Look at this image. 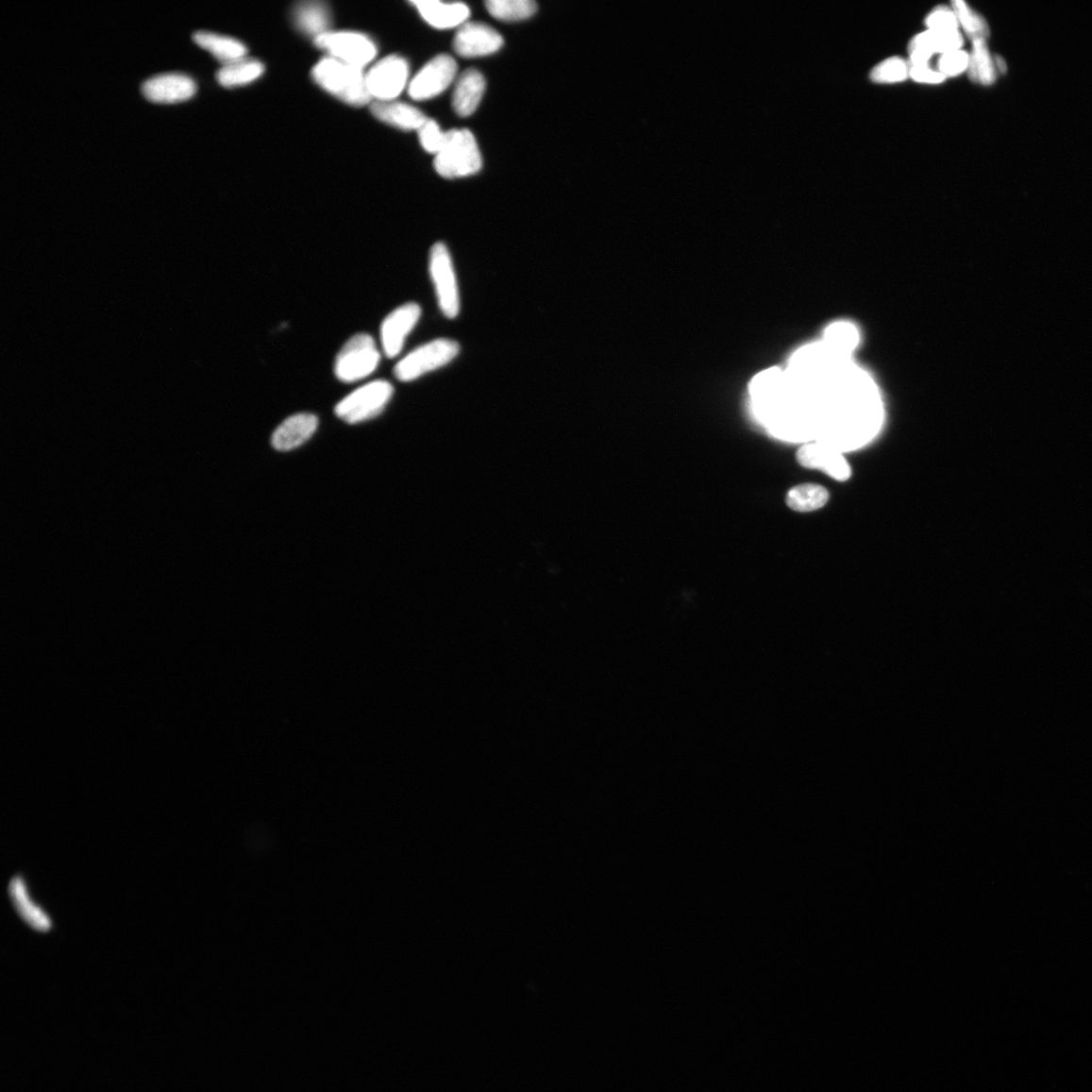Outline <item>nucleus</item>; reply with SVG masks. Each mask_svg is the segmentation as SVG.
I'll use <instances>...</instances> for the list:
<instances>
[{
  "label": "nucleus",
  "instance_id": "nucleus-11",
  "mask_svg": "<svg viewBox=\"0 0 1092 1092\" xmlns=\"http://www.w3.org/2000/svg\"><path fill=\"white\" fill-rule=\"evenodd\" d=\"M503 37L492 26L483 23H465L460 26L453 48L464 59L488 56L501 49Z\"/></svg>",
  "mask_w": 1092,
  "mask_h": 1092
},
{
  "label": "nucleus",
  "instance_id": "nucleus-20",
  "mask_svg": "<svg viewBox=\"0 0 1092 1092\" xmlns=\"http://www.w3.org/2000/svg\"><path fill=\"white\" fill-rule=\"evenodd\" d=\"M294 20L300 30L315 39L330 32L331 13L322 2H305L294 10Z\"/></svg>",
  "mask_w": 1092,
  "mask_h": 1092
},
{
  "label": "nucleus",
  "instance_id": "nucleus-31",
  "mask_svg": "<svg viewBox=\"0 0 1092 1092\" xmlns=\"http://www.w3.org/2000/svg\"><path fill=\"white\" fill-rule=\"evenodd\" d=\"M926 25L931 31L953 32L958 31L959 22L954 10L947 7L932 9L926 19Z\"/></svg>",
  "mask_w": 1092,
  "mask_h": 1092
},
{
  "label": "nucleus",
  "instance_id": "nucleus-7",
  "mask_svg": "<svg viewBox=\"0 0 1092 1092\" xmlns=\"http://www.w3.org/2000/svg\"><path fill=\"white\" fill-rule=\"evenodd\" d=\"M317 47L331 59L363 69L378 54L375 42L364 34L349 31L328 32L315 39Z\"/></svg>",
  "mask_w": 1092,
  "mask_h": 1092
},
{
  "label": "nucleus",
  "instance_id": "nucleus-1",
  "mask_svg": "<svg viewBox=\"0 0 1092 1092\" xmlns=\"http://www.w3.org/2000/svg\"><path fill=\"white\" fill-rule=\"evenodd\" d=\"M311 76L324 91L353 107H362L372 102L368 92L366 74L363 69L326 57L320 60Z\"/></svg>",
  "mask_w": 1092,
  "mask_h": 1092
},
{
  "label": "nucleus",
  "instance_id": "nucleus-12",
  "mask_svg": "<svg viewBox=\"0 0 1092 1092\" xmlns=\"http://www.w3.org/2000/svg\"><path fill=\"white\" fill-rule=\"evenodd\" d=\"M195 92L193 79L181 73L153 76L141 84V92L155 103H176L191 97Z\"/></svg>",
  "mask_w": 1092,
  "mask_h": 1092
},
{
  "label": "nucleus",
  "instance_id": "nucleus-4",
  "mask_svg": "<svg viewBox=\"0 0 1092 1092\" xmlns=\"http://www.w3.org/2000/svg\"><path fill=\"white\" fill-rule=\"evenodd\" d=\"M381 359L375 339L359 333L347 340L334 362V374L340 381L356 382L374 374Z\"/></svg>",
  "mask_w": 1092,
  "mask_h": 1092
},
{
  "label": "nucleus",
  "instance_id": "nucleus-30",
  "mask_svg": "<svg viewBox=\"0 0 1092 1092\" xmlns=\"http://www.w3.org/2000/svg\"><path fill=\"white\" fill-rule=\"evenodd\" d=\"M969 65V54L966 51L958 50L941 55L938 60V71L946 78L958 76L967 71Z\"/></svg>",
  "mask_w": 1092,
  "mask_h": 1092
},
{
  "label": "nucleus",
  "instance_id": "nucleus-9",
  "mask_svg": "<svg viewBox=\"0 0 1092 1092\" xmlns=\"http://www.w3.org/2000/svg\"><path fill=\"white\" fill-rule=\"evenodd\" d=\"M458 74V63L447 54L434 57L410 82L408 92L415 101H427L449 88Z\"/></svg>",
  "mask_w": 1092,
  "mask_h": 1092
},
{
  "label": "nucleus",
  "instance_id": "nucleus-3",
  "mask_svg": "<svg viewBox=\"0 0 1092 1092\" xmlns=\"http://www.w3.org/2000/svg\"><path fill=\"white\" fill-rule=\"evenodd\" d=\"M460 352L461 345L456 340H432L408 353L395 364L394 375L403 382L414 381L455 361Z\"/></svg>",
  "mask_w": 1092,
  "mask_h": 1092
},
{
  "label": "nucleus",
  "instance_id": "nucleus-17",
  "mask_svg": "<svg viewBox=\"0 0 1092 1092\" xmlns=\"http://www.w3.org/2000/svg\"><path fill=\"white\" fill-rule=\"evenodd\" d=\"M486 91V80L476 69H467L460 76L452 95V106L461 117L473 115Z\"/></svg>",
  "mask_w": 1092,
  "mask_h": 1092
},
{
  "label": "nucleus",
  "instance_id": "nucleus-14",
  "mask_svg": "<svg viewBox=\"0 0 1092 1092\" xmlns=\"http://www.w3.org/2000/svg\"><path fill=\"white\" fill-rule=\"evenodd\" d=\"M319 420L314 414L299 413L283 421L272 437V444L278 451H290L303 445L314 435Z\"/></svg>",
  "mask_w": 1092,
  "mask_h": 1092
},
{
  "label": "nucleus",
  "instance_id": "nucleus-10",
  "mask_svg": "<svg viewBox=\"0 0 1092 1092\" xmlns=\"http://www.w3.org/2000/svg\"><path fill=\"white\" fill-rule=\"evenodd\" d=\"M422 315L421 307L413 302L395 308L380 326L381 350L394 359L399 356L408 336L414 330Z\"/></svg>",
  "mask_w": 1092,
  "mask_h": 1092
},
{
  "label": "nucleus",
  "instance_id": "nucleus-8",
  "mask_svg": "<svg viewBox=\"0 0 1092 1092\" xmlns=\"http://www.w3.org/2000/svg\"><path fill=\"white\" fill-rule=\"evenodd\" d=\"M408 78L406 59L398 55L388 56L366 74L368 92L377 102H393L407 87Z\"/></svg>",
  "mask_w": 1092,
  "mask_h": 1092
},
{
  "label": "nucleus",
  "instance_id": "nucleus-15",
  "mask_svg": "<svg viewBox=\"0 0 1092 1092\" xmlns=\"http://www.w3.org/2000/svg\"><path fill=\"white\" fill-rule=\"evenodd\" d=\"M416 7L425 22L439 30L462 26L470 16V8L462 3L445 4L438 0H415Z\"/></svg>",
  "mask_w": 1092,
  "mask_h": 1092
},
{
  "label": "nucleus",
  "instance_id": "nucleus-26",
  "mask_svg": "<svg viewBox=\"0 0 1092 1092\" xmlns=\"http://www.w3.org/2000/svg\"><path fill=\"white\" fill-rule=\"evenodd\" d=\"M485 5L492 17L503 22L527 20L537 10L532 0H489Z\"/></svg>",
  "mask_w": 1092,
  "mask_h": 1092
},
{
  "label": "nucleus",
  "instance_id": "nucleus-5",
  "mask_svg": "<svg viewBox=\"0 0 1092 1092\" xmlns=\"http://www.w3.org/2000/svg\"><path fill=\"white\" fill-rule=\"evenodd\" d=\"M393 395L394 387L385 379L367 382L340 401L335 407V414L348 424L372 420L384 412Z\"/></svg>",
  "mask_w": 1092,
  "mask_h": 1092
},
{
  "label": "nucleus",
  "instance_id": "nucleus-22",
  "mask_svg": "<svg viewBox=\"0 0 1092 1092\" xmlns=\"http://www.w3.org/2000/svg\"><path fill=\"white\" fill-rule=\"evenodd\" d=\"M821 342L840 356L853 359L860 343V333L857 326L852 323L834 322L828 326Z\"/></svg>",
  "mask_w": 1092,
  "mask_h": 1092
},
{
  "label": "nucleus",
  "instance_id": "nucleus-32",
  "mask_svg": "<svg viewBox=\"0 0 1092 1092\" xmlns=\"http://www.w3.org/2000/svg\"><path fill=\"white\" fill-rule=\"evenodd\" d=\"M910 77L916 82L928 84H939L946 79L938 70H933L929 65H910Z\"/></svg>",
  "mask_w": 1092,
  "mask_h": 1092
},
{
  "label": "nucleus",
  "instance_id": "nucleus-2",
  "mask_svg": "<svg viewBox=\"0 0 1092 1092\" xmlns=\"http://www.w3.org/2000/svg\"><path fill=\"white\" fill-rule=\"evenodd\" d=\"M481 164L483 160L476 138L466 129L448 131L445 145L434 160L436 173L445 178L476 175Z\"/></svg>",
  "mask_w": 1092,
  "mask_h": 1092
},
{
  "label": "nucleus",
  "instance_id": "nucleus-16",
  "mask_svg": "<svg viewBox=\"0 0 1092 1092\" xmlns=\"http://www.w3.org/2000/svg\"><path fill=\"white\" fill-rule=\"evenodd\" d=\"M8 896L14 910L25 923L37 932H48L52 920L34 900H32L23 878L13 877L8 885Z\"/></svg>",
  "mask_w": 1092,
  "mask_h": 1092
},
{
  "label": "nucleus",
  "instance_id": "nucleus-13",
  "mask_svg": "<svg viewBox=\"0 0 1092 1092\" xmlns=\"http://www.w3.org/2000/svg\"><path fill=\"white\" fill-rule=\"evenodd\" d=\"M798 462L807 469L819 470L835 480L845 481L852 471L840 452L817 444L805 445L797 455Z\"/></svg>",
  "mask_w": 1092,
  "mask_h": 1092
},
{
  "label": "nucleus",
  "instance_id": "nucleus-27",
  "mask_svg": "<svg viewBox=\"0 0 1092 1092\" xmlns=\"http://www.w3.org/2000/svg\"><path fill=\"white\" fill-rule=\"evenodd\" d=\"M952 9L954 10L959 25L963 26L964 32L974 42L976 40H985L989 35L988 25L985 20L970 8L967 4L962 0H954L952 2Z\"/></svg>",
  "mask_w": 1092,
  "mask_h": 1092
},
{
  "label": "nucleus",
  "instance_id": "nucleus-29",
  "mask_svg": "<svg viewBox=\"0 0 1092 1092\" xmlns=\"http://www.w3.org/2000/svg\"><path fill=\"white\" fill-rule=\"evenodd\" d=\"M417 132L425 151L437 155L445 147L447 132H443L435 121L428 119Z\"/></svg>",
  "mask_w": 1092,
  "mask_h": 1092
},
{
  "label": "nucleus",
  "instance_id": "nucleus-18",
  "mask_svg": "<svg viewBox=\"0 0 1092 1092\" xmlns=\"http://www.w3.org/2000/svg\"><path fill=\"white\" fill-rule=\"evenodd\" d=\"M371 109L378 120L407 131H418L428 120L420 109L395 101L376 102Z\"/></svg>",
  "mask_w": 1092,
  "mask_h": 1092
},
{
  "label": "nucleus",
  "instance_id": "nucleus-33",
  "mask_svg": "<svg viewBox=\"0 0 1092 1092\" xmlns=\"http://www.w3.org/2000/svg\"><path fill=\"white\" fill-rule=\"evenodd\" d=\"M995 60H996V66H997V68H999V70L1000 71V73H1001V74L1005 73V69H1006V66H1005V63H1004L1003 59H1000V57H999V56H998V57H997V59H996Z\"/></svg>",
  "mask_w": 1092,
  "mask_h": 1092
},
{
  "label": "nucleus",
  "instance_id": "nucleus-6",
  "mask_svg": "<svg viewBox=\"0 0 1092 1092\" xmlns=\"http://www.w3.org/2000/svg\"><path fill=\"white\" fill-rule=\"evenodd\" d=\"M429 273L439 309L445 317L455 320L461 311L459 281L449 249L444 243H436L430 249Z\"/></svg>",
  "mask_w": 1092,
  "mask_h": 1092
},
{
  "label": "nucleus",
  "instance_id": "nucleus-28",
  "mask_svg": "<svg viewBox=\"0 0 1092 1092\" xmlns=\"http://www.w3.org/2000/svg\"><path fill=\"white\" fill-rule=\"evenodd\" d=\"M910 76V65L900 57H891L875 66L870 78L876 83H897Z\"/></svg>",
  "mask_w": 1092,
  "mask_h": 1092
},
{
  "label": "nucleus",
  "instance_id": "nucleus-21",
  "mask_svg": "<svg viewBox=\"0 0 1092 1092\" xmlns=\"http://www.w3.org/2000/svg\"><path fill=\"white\" fill-rule=\"evenodd\" d=\"M963 36L959 31L937 32L928 30L916 36L910 42L909 53L920 52L932 57L958 51L963 46Z\"/></svg>",
  "mask_w": 1092,
  "mask_h": 1092
},
{
  "label": "nucleus",
  "instance_id": "nucleus-19",
  "mask_svg": "<svg viewBox=\"0 0 1092 1092\" xmlns=\"http://www.w3.org/2000/svg\"><path fill=\"white\" fill-rule=\"evenodd\" d=\"M193 39L198 46L208 50L224 64L245 59L247 48L239 40L212 32L196 31Z\"/></svg>",
  "mask_w": 1092,
  "mask_h": 1092
},
{
  "label": "nucleus",
  "instance_id": "nucleus-23",
  "mask_svg": "<svg viewBox=\"0 0 1092 1092\" xmlns=\"http://www.w3.org/2000/svg\"><path fill=\"white\" fill-rule=\"evenodd\" d=\"M264 65L255 59H244L224 64L216 74L218 82L225 88L239 87L257 80L264 74Z\"/></svg>",
  "mask_w": 1092,
  "mask_h": 1092
},
{
  "label": "nucleus",
  "instance_id": "nucleus-24",
  "mask_svg": "<svg viewBox=\"0 0 1092 1092\" xmlns=\"http://www.w3.org/2000/svg\"><path fill=\"white\" fill-rule=\"evenodd\" d=\"M830 499L828 490L815 484L792 488L786 496L787 505L798 512H812L824 507Z\"/></svg>",
  "mask_w": 1092,
  "mask_h": 1092
},
{
  "label": "nucleus",
  "instance_id": "nucleus-25",
  "mask_svg": "<svg viewBox=\"0 0 1092 1092\" xmlns=\"http://www.w3.org/2000/svg\"><path fill=\"white\" fill-rule=\"evenodd\" d=\"M967 71L969 78L973 82L990 85L996 81V60L992 59L985 40H976L973 42V49L971 55H969Z\"/></svg>",
  "mask_w": 1092,
  "mask_h": 1092
}]
</instances>
